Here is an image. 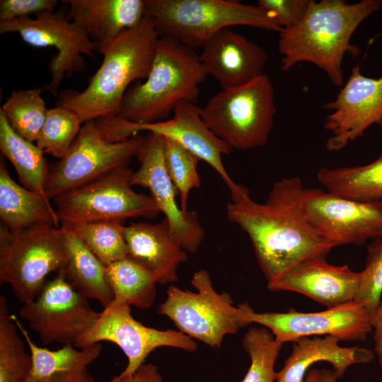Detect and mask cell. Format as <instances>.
<instances>
[{"label":"cell","mask_w":382,"mask_h":382,"mask_svg":"<svg viewBox=\"0 0 382 382\" xmlns=\"http://www.w3.org/2000/svg\"><path fill=\"white\" fill-rule=\"evenodd\" d=\"M41 92L37 88L13 91L0 109L12 129L33 143L40 137L48 110Z\"/></svg>","instance_id":"1f68e13d"},{"label":"cell","mask_w":382,"mask_h":382,"mask_svg":"<svg viewBox=\"0 0 382 382\" xmlns=\"http://www.w3.org/2000/svg\"><path fill=\"white\" fill-rule=\"evenodd\" d=\"M310 0H259L257 6L267 11L283 29L298 23L303 17Z\"/></svg>","instance_id":"8d00e7d4"},{"label":"cell","mask_w":382,"mask_h":382,"mask_svg":"<svg viewBox=\"0 0 382 382\" xmlns=\"http://www.w3.org/2000/svg\"><path fill=\"white\" fill-rule=\"evenodd\" d=\"M60 226L79 238L105 266L127 257L122 221L62 223Z\"/></svg>","instance_id":"f546056e"},{"label":"cell","mask_w":382,"mask_h":382,"mask_svg":"<svg viewBox=\"0 0 382 382\" xmlns=\"http://www.w3.org/2000/svg\"><path fill=\"white\" fill-rule=\"evenodd\" d=\"M133 174L127 166L120 167L54 198L60 224L157 216L154 199L132 190Z\"/></svg>","instance_id":"30bf717a"},{"label":"cell","mask_w":382,"mask_h":382,"mask_svg":"<svg viewBox=\"0 0 382 382\" xmlns=\"http://www.w3.org/2000/svg\"><path fill=\"white\" fill-rule=\"evenodd\" d=\"M163 139L166 170L177 195L180 197V207L184 212H187L190 192L201 185L197 172L199 160L177 142Z\"/></svg>","instance_id":"e575fe53"},{"label":"cell","mask_w":382,"mask_h":382,"mask_svg":"<svg viewBox=\"0 0 382 382\" xmlns=\"http://www.w3.org/2000/svg\"><path fill=\"white\" fill-rule=\"evenodd\" d=\"M144 138L135 135L123 141H109L95 120L84 122L66 154L50 172L46 196L54 199L127 166L137 156Z\"/></svg>","instance_id":"8fae6325"},{"label":"cell","mask_w":382,"mask_h":382,"mask_svg":"<svg viewBox=\"0 0 382 382\" xmlns=\"http://www.w3.org/2000/svg\"><path fill=\"white\" fill-rule=\"evenodd\" d=\"M340 340L331 335L307 337L293 342L292 352L282 369L277 372L276 382H303L308 368L315 363L325 361L334 368L337 378L349 366L366 364L374 359V352L358 346L341 347Z\"/></svg>","instance_id":"603a6c76"},{"label":"cell","mask_w":382,"mask_h":382,"mask_svg":"<svg viewBox=\"0 0 382 382\" xmlns=\"http://www.w3.org/2000/svg\"><path fill=\"white\" fill-rule=\"evenodd\" d=\"M243 318L250 324L267 328L282 343L311 336L331 335L340 341H364L373 330L371 317L352 301L318 312H255L245 303Z\"/></svg>","instance_id":"4fadbf2b"},{"label":"cell","mask_w":382,"mask_h":382,"mask_svg":"<svg viewBox=\"0 0 382 382\" xmlns=\"http://www.w3.org/2000/svg\"><path fill=\"white\" fill-rule=\"evenodd\" d=\"M69 18L98 49L122 32L138 25L145 16L144 0H67Z\"/></svg>","instance_id":"7402d4cb"},{"label":"cell","mask_w":382,"mask_h":382,"mask_svg":"<svg viewBox=\"0 0 382 382\" xmlns=\"http://www.w3.org/2000/svg\"><path fill=\"white\" fill-rule=\"evenodd\" d=\"M11 317L23 336L32 357L25 382H94L88 367L100 355L102 346L96 343L86 349L66 344L57 349L37 346L16 316Z\"/></svg>","instance_id":"cb8c5ba5"},{"label":"cell","mask_w":382,"mask_h":382,"mask_svg":"<svg viewBox=\"0 0 382 382\" xmlns=\"http://www.w3.org/2000/svg\"><path fill=\"white\" fill-rule=\"evenodd\" d=\"M359 290L354 301L362 305L371 317L381 304L382 294V238L368 246L364 269L360 272Z\"/></svg>","instance_id":"d590c367"},{"label":"cell","mask_w":382,"mask_h":382,"mask_svg":"<svg viewBox=\"0 0 382 382\" xmlns=\"http://www.w3.org/2000/svg\"><path fill=\"white\" fill-rule=\"evenodd\" d=\"M317 178L327 191L337 196L361 202L382 201V153L364 166L321 168Z\"/></svg>","instance_id":"4316f807"},{"label":"cell","mask_w":382,"mask_h":382,"mask_svg":"<svg viewBox=\"0 0 382 382\" xmlns=\"http://www.w3.org/2000/svg\"><path fill=\"white\" fill-rule=\"evenodd\" d=\"M105 274L114 299L140 308L154 303L158 284L154 275L132 258L126 257L106 265Z\"/></svg>","instance_id":"f1b7e54d"},{"label":"cell","mask_w":382,"mask_h":382,"mask_svg":"<svg viewBox=\"0 0 382 382\" xmlns=\"http://www.w3.org/2000/svg\"><path fill=\"white\" fill-rule=\"evenodd\" d=\"M0 150L15 168L23 186L46 196L50 172L43 151L16 134L1 111Z\"/></svg>","instance_id":"83f0119b"},{"label":"cell","mask_w":382,"mask_h":382,"mask_svg":"<svg viewBox=\"0 0 382 382\" xmlns=\"http://www.w3.org/2000/svg\"><path fill=\"white\" fill-rule=\"evenodd\" d=\"M272 83L266 74L243 86L221 89L201 108L207 127L232 150L265 146L277 109Z\"/></svg>","instance_id":"52a82bcc"},{"label":"cell","mask_w":382,"mask_h":382,"mask_svg":"<svg viewBox=\"0 0 382 382\" xmlns=\"http://www.w3.org/2000/svg\"><path fill=\"white\" fill-rule=\"evenodd\" d=\"M199 59L207 75L222 89L238 87L263 74L265 50L230 28L212 36L202 47Z\"/></svg>","instance_id":"ffe728a7"},{"label":"cell","mask_w":382,"mask_h":382,"mask_svg":"<svg viewBox=\"0 0 382 382\" xmlns=\"http://www.w3.org/2000/svg\"><path fill=\"white\" fill-rule=\"evenodd\" d=\"M88 300L57 272L56 277L46 282L35 300L23 303L20 316L44 344H74L99 315Z\"/></svg>","instance_id":"5bb4252c"},{"label":"cell","mask_w":382,"mask_h":382,"mask_svg":"<svg viewBox=\"0 0 382 382\" xmlns=\"http://www.w3.org/2000/svg\"><path fill=\"white\" fill-rule=\"evenodd\" d=\"M82 124L79 116L66 107L57 105L48 109L36 145L44 154L61 159L68 152Z\"/></svg>","instance_id":"836d02e7"},{"label":"cell","mask_w":382,"mask_h":382,"mask_svg":"<svg viewBox=\"0 0 382 382\" xmlns=\"http://www.w3.org/2000/svg\"><path fill=\"white\" fill-rule=\"evenodd\" d=\"M127 257L149 270L157 283L175 282L179 265L187 260V252L173 236L164 218L156 224L125 226Z\"/></svg>","instance_id":"44dd1931"},{"label":"cell","mask_w":382,"mask_h":382,"mask_svg":"<svg viewBox=\"0 0 382 382\" xmlns=\"http://www.w3.org/2000/svg\"><path fill=\"white\" fill-rule=\"evenodd\" d=\"M361 274L347 265L330 264L325 257H315L301 262L277 279L267 282L274 291H293L332 308L354 300Z\"/></svg>","instance_id":"d6986e66"},{"label":"cell","mask_w":382,"mask_h":382,"mask_svg":"<svg viewBox=\"0 0 382 382\" xmlns=\"http://www.w3.org/2000/svg\"><path fill=\"white\" fill-rule=\"evenodd\" d=\"M173 116L166 121L137 124L128 120L127 129L133 137L140 132L158 134L173 140L208 163L220 175L229 190L236 184L226 171L221 156L232 149L216 137L201 116V108L195 103L183 101L173 111Z\"/></svg>","instance_id":"ac0fdd59"},{"label":"cell","mask_w":382,"mask_h":382,"mask_svg":"<svg viewBox=\"0 0 382 382\" xmlns=\"http://www.w3.org/2000/svg\"><path fill=\"white\" fill-rule=\"evenodd\" d=\"M145 16L159 36L195 50L218 31L246 25L279 33L282 28L257 5L230 0H144Z\"/></svg>","instance_id":"8992f818"},{"label":"cell","mask_w":382,"mask_h":382,"mask_svg":"<svg viewBox=\"0 0 382 382\" xmlns=\"http://www.w3.org/2000/svg\"><path fill=\"white\" fill-rule=\"evenodd\" d=\"M323 108L332 110L325 122V128L332 134L326 149L340 151L372 125H382V76L366 77L360 66H355L336 98Z\"/></svg>","instance_id":"e0dca14e"},{"label":"cell","mask_w":382,"mask_h":382,"mask_svg":"<svg viewBox=\"0 0 382 382\" xmlns=\"http://www.w3.org/2000/svg\"><path fill=\"white\" fill-rule=\"evenodd\" d=\"M230 192L227 218L248 234L267 282L304 260L325 257L337 246L316 233L271 192L264 203L253 200L241 184L236 183Z\"/></svg>","instance_id":"6da1fadb"},{"label":"cell","mask_w":382,"mask_h":382,"mask_svg":"<svg viewBox=\"0 0 382 382\" xmlns=\"http://www.w3.org/2000/svg\"><path fill=\"white\" fill-rule=\"evenodd\" d=\"M207 76L194 50L160 36L147 78L128 88L118 116L137 124L159 122L178 103H195Z\"/></svg>","instance_id":"277c9868"},{"label":"cell","mask_w":382,"mask_h":382,"mask_svg":"<svg viewBox=\"0 0 382 382\" xmlns=\"http://www.w3.org/2000/svg\"><path fill=\"white\" fill-rule=\"evenodd\" d=\"M242 345L250 358V365L241 382H274V364L283 343L270 330L261 326L249 328Z\"/></svg>","instance_id":"d6a6232c"},{"label":"cell","mask_w":382,"mask_h":382,"mask_svg":"<svg viewBox=\"0 0 382 382\" xmlns=\"http://www.w3.org/2000/svg\"><path fill=\"white\" fill-rule=\"evenodd\" d=\"M320 371V382H337V378L334 371L328 369H322Z\"/></svg>","instance_id":"b9f144b4"},{"label":"cell","mask_w":382,"mask_h":382,"mask_svg":"<svg viewBox=\"0 0 382 382\" xmlns=\"http://www.w3.org/2000/svg\"><path fill=\"white\" fill-rule=\"evenodd\" d=\"M0 218L11 231L34 226L60 227L57 211L46 196L20 185L11 177L4 161H0Z\"/></svg>","instance_id":"d4e9b609"},{"label":"cell","mask_w":382,"mask_h":382,"mask_svg":"<svg viewBox=\"0 0 382 382\" xmlns=\"http://www.w3.org/2000/svg\"><path fill=\"white\" fill-rule=\"evenodd\" d=\"M67 259L61 272L67 282L88 299L100 302L104 308L114 299L108 283L105 266L73 233L61 227Z\"/></svg>","instance_id":"484cf974"},{"label":"cell","mask_w":382,"mask_h":382,"mask_svg":"<svg viewBox=\"0 0 382 382\" xmlns=\"http://www.w3.org/2000/svg\"><path fill=\"white\" fill-rule=\"evenodd\" d=\"M18 33L24 42L37 47H54L57 54L50 64V83L46 88L57 96L65 76L85 69L83 55L93 57L97 45L74 22L58 12H46L35 18L0 22V33Z\"/></svg>","instance_id":"9a60e30c"},{"label":"cell","mask_w":382,"mask_h":382,"mask_svg":"<svg viewBox=\"0 0 382 382\" xmlns=\"http://www.w3.org/2000/svg\"><path fill=\"white\" fill-rule=\"evenodd\" d=\"M57 4V0H1L0 22L54 12Z\"/></svg>","instance_id":"74e56055"},{"label":"cell","mask_w":382,"mask_h":382,"mask_svg":"<svg viewBox=\"0 0 382 382\" xmlns=\"http://www.w3.org/2000/svg\"><path fill=\"white\" fill-rule=\"evenodd\" d=\"M6 299L0 296V382H25L32 366L30 354L18 332Z\"/></svg>","instance_id":"4dcf8cb0"},{"label":"cell","mask_w":382,"mask_h":382,"mask_svg":"<svg viewBox=\"0 0 382 382\" xmlns=\"http://www.w3.org/2000/svg\"><path fill=\"white\" fill-rule=\"evenodd\" d=\"M321 236L338 245L382 238V201L361 202L320 189L305 188L300 178H283L270 191Z\"/></svg>","instance_id":"5b68a950"},{"label":"cell","mask_w":382,"mask_h":382,"mask_svg":"<svg viewBox=\"0 0 382 382\" xmlns=\"http://www.w3.org/2000/svg\"><path fill=\"white\" fill-rule=\"evenodd\" d=\"M159 37L153 22L145 16L135 27L98 49L103 62L86 88L81 92L63 91L58 105L74 111L83 123L118 116L129 84L147 78Z\"/></svg>","instance_id":"3957f363"},{"label":"cell","mask_w":382,"mask_h":382,"mask_svg":"<svg viewBox=\"0 0 382 382\" xmlns=\"http://www.w3.org/2000/svg\"><path fill=\"white\" fill-rule=\"evenodd\" d=\"M102 341L115 344L127 357V366L120 374L122 376L135 372L149 354L158 347H170L189 352L197 349L193 339L180 331L145 326L132 317L130 306L116 299L99 312L93 326L81 335L74 345L77 348L86 349Z\"/></svg>","instance_id":"7c38bea8"},{"label":"cell","mask_w":382,"mask_h":382,"mask_svg":"<svg viewBox=\"0 0 382 382\" xmlns=\"http://www.w3.org/2000/svg\"><path fill=\"white\" fill-rule=\"evenodd\" d=\"M371 325L374 330V340L375 347L374 352L378 358L379 365L382 368V302L371 316Z\"/></svg>","instance_id":"ab89813d"},{"label":"cell","mask_w":382,"mask_h":382,"mask_svg":"<svg viewBox=\"0 0 382 382\" xmlns=\"http://www.w3.org/2000/svg\"><path fill=\"white\" fill-rule=\"evenodd\" d=\"M67 259L62 231L50 225L11 231L0 225V282L23 303L35 299L52 272Z\"/></svg>","instance_id":"ba28073f"},{"label":"cell","mask_w":382,"mask_h":382,"mask_svg":"<svg viewBox=\"0 0 382 382\" xmlns=\"http://www.w3.org/2000/svg\"><path fill=\"white\" fill-rule=\"evenodd\" d=\"M381 0L348 4L344 0H310L303 18L279 33L281 69L288 71L296 64L310 62L323 70L337 86L344 83L342 61L347 52L359 50L350 43L359 25L380 9Z\"/></svg>","instance_id":"7a4b0ae2"},{"label":"cell","mask_w":382,"mask_h":382,"mask_svg":"<svg viewBox=\"0 0 382 382\" xmlns=\"http://www.w3.org/2000/svg\"><path fill=\"white\" fill-rule=\"evenodd\" d=\"M191 284L197 291L169 286L165 301L158 306V312L171 320L179 331L219 348L226 335L250 324L243 316L245 303L235 306L229 294L218 293L206 270L195 272Z\"/></svg>","instance_id":"9c48e42d"},{"label":"cell","mask_w":382,"mask_h":382,"mask_svg":"<svg viewBox=\"0 0 382 382\" xmlns=\"http://www.w3.org/2000/svg\"><path fill=\"white\" fill-rule=\"evenodd\" d=\"M137 156L140 167L134 173L131 185L149 190L173 236L187 253H196L204 240V231L196 212H184L177 204V192L165 164L163 137L149 133Z\"/></svg>","instance_id":"2e32d148"},{"label":"cell","mask_w":382,"mask_h":382,"mask_svg":"<svg viewBox=\"0 0 382 382\" xmlns=\"http://www.w3.org/2000/svg\"><path fill=\"white\" fill-rule=\"evenodd\" d=\"M303 382H320V371L316 369L308 370Z\"/></svg>","instance_id":"60d3db41"},{"label":"cell","mask_w":382,"mask_h":382,"mask_svg":"<svg viewBox=\"0 0 382 382\" xmlns=\"http://www.w3.org/2000/svg\"><path fill=\"white\" fill-rule=\"evenodd\" d=\"M110 382H163V378L157 366L153 364H144L129 376L119 374Z\"/></svg>","instance_id":"f35d334b"}]
</instances>
